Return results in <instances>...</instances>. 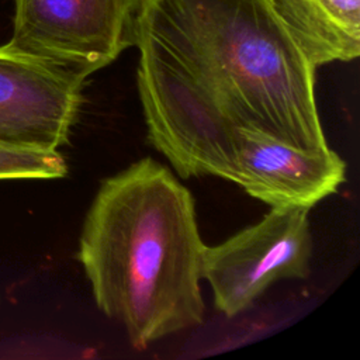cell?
Returning <instances> with one entry per match:
<instances>
[{
    "label": "cell",
    "instance_id": "277c9868",
    "mask_svg": "<svg viewBox=\"0 0 360 360\" xmlns=\"http://www.w3.org/2000/svg\"><path fill=\"white\" fill-rule=\"evenodd\" d=\"M308 211L271 207L257 224L215 246H204L201 278L210 284L222 314L232 318L243 312L277 280L309 276Z\"/></svg>",
    "mask_w": 360,
    "mask_h": 360
},
{
    "label": "cell",
    "instance_id": "7a4b0ae2",
    "mask_svg": "<svg viewBox=\"0 0 360 360\" xmlns=\"http://www.w3.org/2000/svg\"><path fill=\"white\" fill-rule=\"evenodd\" d=\"M204 246L188 188L143 158L100 184L77 257L98 309L141 350L202 322Z\"/></svg>",
    "mask_w": 360,
    "mask_h": 360
},
{
    "label": "cell",
    "instance_id": "52a82bcc",
    "mask_svg": "<svg viewBox=\"0 0 360 360\" xmlns=\"http://www.w3.org/2000/svg\"><path fill=\"white\" fill-rule=\"evenodd\" d=\"M311 63L349 62L360 53V0H271Z\"/></svg>",
    "mask_w": 360,
    "mask_h": 360
},
{
    "label": "cell",
    "instance_id": "ba28073f",
    "mask_svg": "<svg viewBox=\"0 0 360 360\" xmlns=\"http://www.w3.org/2000/svg\"><path fill=\"white\" fill-rule=\"evenodd\" d=\"M68 166L58 149L0 141V180L59 179Z\"/></svg>",
    "mask_w": 360,
    "mask_h": 360
},
{
    "label": "cell",
    "instance_id": "3957f363",
    "mask_svg": "<svg viewBox=\"0 0 360 360\" xmlns=\"http://www.w3.org/2000/svg\"><path fill=\"white\" fill-rule=\"evenodd\" d=\"M7 45L86 80L134 45L143 0H13Z\"/></svg>",
    "mask_w": 360,
    "mask_h": 360
},
{
    "label": "cell",
    "instance_id": "5b68a950",
    "mask_svg": "<svg viewBox=\"0 0 360 360\" xmlns=\"http://www.w3.org/2000/svg\"><path fill=\"white\" fill-rule=\"evenodd\" d=\"M84 80L0 46V141L58 149L68 142Z\"/></svg>",
    "mask_w": 360,
    "mask_h": 360
},
{
    "label": "cell",
    "instance_id": "8992f818",
    "mask_svg": "<svg viewBox=\"0 0 360 360\" xmlns=\"http://www.w3.org/2000/svg\"><path fill=\"white\" fill-rule=\"evenodd\" d=\"M345 172L329 146L307 150L259 129H238L232 183L270 207L311 208L338 191Z\"/></svg>",
    "mask_w": 360,
    "mask_h": 360
},
{
    "label": "cell",
    "instance_id": "6da1fadb",
    "mask_svg": "<svg viewBox=\"0 0 360 360\" xmlns=\"http://www.w3.org/2000/svg\"><path fill=\"white\" fill-rule=\"evenodd\" d=\"M134 45L148 139L181 177L232 181L240 128L328 148L316 68L271 0H143Z\"/></svg>",
    "mask_w": 360,
    "mask_h": 360
}]
</instances>
